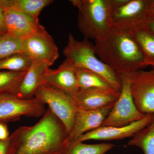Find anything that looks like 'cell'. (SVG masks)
<instances>
[{
	"mask_svg": "<svg viewBox=\"0 0 154 154\" xmlns=\"http://www.w3.org/2000/svg\"><path fill=\"white\" fill-rule=\"evenodd\" d=\"M68 136L63 122L48 108L36 124L19 127L10 135L8 154H65Z\"/></svg>",
	"mask_w": 154,
	"mask_h": 154,
	"instance_id": "6da1fadb",
	"label": "cell"
},
{
	"mask_svg": "<svg viewBox=\"0 0 154 154\" xmlns=\"http://www.w3.org/2000/svg\"><path fill=\"white\" fill-rule=\"evenodd\" d=\"M95 42L96 55L117 75L130 74L146 67L143 54L130 30L112 28Z\"/></svg>",
	"mask_w": 154,
	"mask_h": 154,
	"instance_id": "7a4b0ae2",
	"label": "cell"
},
{
	"mask_svg": "<svg viewBox=\"0 0 154 154\" xmlns=\"http://www.w3.org/2000/svg\"><path fill=\"white\" fill-rule=\"evenodd\" d=\"M78 10L77 25L85 38L94 40L112 30L111 0H72Z\"/></svg>",
	"mask_w": 154,
	"mask_h": 154,
	"instance_id": "3957f363",
	"label": "cell"
},
{
	"mask_svg": "<svg viewBox=\"0 0 154 154\" xmlns=\"http://www.w3.org/2000/svg\"><path fill=\"white\" fill-rule=\"evenodd\" d=\"M66 60L76 68L84 69L95 72L105 78L116 90L120 91L121 82L119 76L96 55L94 44L88 38L77 40L69 33L67 44L64 48Z\"/></svg>",
	"mask_w": 154,
	"mask_h": 154,
	"instance_id": "277c9868",
	"label": "cell"
},
{
	"mask_svg": "<svg viewBox=\"0 0 154 154\" xmlns=\"http://www.w3.org/2000/svg\"><path fill=\"white\" fill-rule=\"evenodd\" d=\"M34 97L44 105H48V108L63 122L69 134L73 126L79 110L73 97L46 85L38 87Z\"/></svg>",
	"mask_w": 154,
	"mask_h": 154,
	"instance_id": "5b68a950",
	"label": "cell"
},
{
	"mask_svg": "<svg viewBox=\"0 0 154 154\" xmlns=\"http://www.w3.org/2000/svg\"><path fill=\"white\" fill-rule=\"evenodd\" d=\"M119 76L121 82L120 95L102 126H126L146 116L138 110L134 102L130 90V74Z\"/></svg>",
	"mask_w": 154,
	"mask_h": 154,
	"instance_id": "8992f818",
	"label": "cell"
},
{
	"mask_svg": "<svg viewBox=\"0 0 154 154\" xmlns=\"http://www.w3.org/2000/svg\"><path fill=\"white\" fill-rule=\"evenodd\" d=\"M153 0H125L111 12L112 28L130 30L146 25L151 16Z\"/></svg>",
	"mask_w": 154,
	"mask_h": 154,
	"instance_id": "52a82bcc",
	"label": "cell"
},
{
	"mask_svg": "<svg viewBox=\"0 0 154 154\" xmlns=\"http://www.w3.org/2000/svg\"><path fill=\"white\" fill-rule=\"evenodd\" d=\"M45 111L44 104L35 97L24 99L15 95L0 96V122L7 124L22 116L40 117Z\"/></svg>",
	"mask_w": 154,
	"mask_h": 154,
	"instance_id": "ba28073f",
	"label": "cell"
},
{
	"mask_svg": "<svg viewBox=\"0 0 154 154\" xmlns=\"http://www.w3.org/2000/svg\"><path fill=\"white\" fill-rule=\"evenodd\" d=\"M22 53L32 61L42 62L51 66L59 57L58 49L44 27L22 40Z\"/></svg>",
	"mask_w": 154,
	"mask_h": 154,
	"instance_id": "9c48e42d",
	"label": "cell"
},
{
	"mask_svg": "<svg viewBox=\"0 0 154 154\" xmlns=\"http://www.w3.org/2000/svg\"><path fill=\"white\" fill-rule=\"evenodd\" d=\"M130 90L138 110L154 115V68L140 69L130 73Z\"/></svg>",
	"mask_w": 154,
	"mask_h": 154,
	"instance_id": "30bf717a",
	"label": "cell"
},
{
	"mask_svg": "<svg viewBox=\"0 0 154 154\" xmlns=\"http://www.w3.org/2000/svg\"><path fill=\"white\" fill-rule=\"evenodd\" d=\"M154 117V114H147L144 118L126 126H100L83 134L75 141L83 142L91 140H112L132 137L138 131L147 126Z\"/></svg>",
	"mask_w": 154,
	"mask_h": 154,
	"instance_id": "8fae6325",
	"label": "cell"
},
{
	"mask_svg": "<svg viewBox=\"0 0 154 154\" xmlns=\"http://www.w3.org/2000/svg\"><path fill=\"white\" fill-rule=\"evenodd\" d=\"M120 93V91L114 88L79 89L73 98L79 110H94L113 105Z\"/></svg>",
	"mask_w": 154,
	"mask_h": 154,
	"instance_id": "7c38bea8",
	"label": "cell"
},
{
	"mask_svg": "<svg viewBox=\"0 0 154 154\" xmlns=\"http://www.w3.org/2000/svg\"><path fill=\"white\" fill-rule=\"evenodd\" d=\"M1 8L8 33L14 38L22 40L43 27L39 24L38 19L32 18L19 10L10 7Z\"/></svg>",
	"mask_w": 154,
	"mask_h": 154,
	"instance_id": "4fadbf2b",
	"label": "cell"
},
{
	"mask_svg": "<svg viewBox=\"0 0 154 154\" xmlns=\"http://www.w3.org/2000/svg\"><path fill=\"white\" fill-rule=\"evenodd\" d=\"M42 85H46L73 97L79 91L76 68L65 60L55 69H49L43 77Z\"/></svg>",
	"mask_w": 154,
	"mask_h": 154,
	"instance_id": "5bb4252c",
	"label": "cell"
},
{
	"mask_svg": "<svg viewBox=\"0 0 154 154\" xmlns=\"http://www.w3.org/2000/svg\"><path fill=\"white\" fill-rule=\"evenodd\" d=\"M113 105H108L96 110H79L73 126L68 136L69 143L86 133L102 126Z\"/></svg>",
	"mask_w": 154,
	"mask_h": 154,
	"instance_id": "9a60e30c",
	"label": "cell"
},
{
	"mask_svg": "<svg viewBox=\"0 0 154 154\" xmlns=\"http://www.w3.org/2000/svg\"><path fill=\"white\" fill-rule=\"evenodd\" d=\"M50 66L42 62L32 61L15 96L24 99L33 98L36 90L42 85L43 77Z\"/></svg>",
	"mask_w": 154,
	"mask_h": 154,
	"instance_id": "2e32d148",
	"label": "cell"
},
{
	"mask_svg": "<svg viewBox=\"0 0 154 154\" xmlns=\"http://www.w3.org/2000/svg\"><path fill=\"white\" fill-rule=\"evenodd\" d=\"M130 31L143 54L146 66L154 68V34L146 25L137 26Z\"/></svg>",
	"mask_w": 154,
	"mask_h": 154,
	"instance_id": "e0dca14e",
	"label": "cell"
},
{
	"mask_svg": "<svg viewBox=\"0 0 154 154\" xmlns=\"http://www.w3.org/2000/svg\"><path fill=\"white\" fill-rule=\"evenodd\" d=\"M52 0H0V8L10 7L38 19L42 11L53 2Z\"/></svg>",
	"mask_w": 154,
	"mask_h": 154,
	"instance_id": "ac0fdd59",
	"label": "cell"
},
{
	"mask_svg": "<svg viewBox=\"0 0 154 154\" xmlns=\"http://www.w3.org/2000/svg\"><path fill=\"white\" fill-rule=\"evenodd\" d=\"M128 145L139 147L144 154H154V117L147 126L133 136Z\"/></svg>",
	"mask_w": 154,
	"mask_h": 154,
	"instance_id": "d6986e66",
	"label": "cell"
},
{
	"mask_svg": "<svg viewBox=\"0 0 154 154\" xmlns=\"http://www.w3.org/2000/svg\"><path fill=\"white\" fill-rule=\"evenodd\" d=\"M76 75L78 85L80 89H115L105 78L95 72L86 69L76 68Z\"/></svg>",
	"mask_w": 154,
	"mask_h": 154,
	"instance_id": "ffe728a7",
	"label": "cell"
},
{
	"mask_svg": "<svg viewBox=\"0 0 154 154\" xmlns=\"http://www.w3.org/2000/svg\"><path fill=\"white\" fill-rule=\"evenodd\" d=\"M26 72L0 71V96L15 95Z\"/></svg>",
	"mask_w": 154,
	"mask_h": 154,
	"instance_id": "44dd1931",
	"label": "cell"
},
{
	"mask_svg": "<svg viewBox=\"0 0 154 154\" xmlns=\"http://www.w3.org/2000/svg\"><path fill=\"white\" fill-rule=\"evenodd\" d=\"M114 146V145L108 143L89 144L74 141L69 144L65 154H105Z\"/></svg>",
	"mask_w": 154,
	"mask_h": 154,
	"instance_id": "7402d4cb",
	"label": "cell"
},
{
	"mask_svg": "<svg viewBox=\"0 0 154 154\" xmlns=\"http://www.w3.org/2000/svg\"><path fill=\"white\" fill-rule=\"evenodd\" d=\"M32 62L29 57L22 53L16 54L0 60V71L26 72Z\"/></svg>",
	"mask_w": 154,
	"mask_h": 154,
	"instance_id": "603a6c76",
	"label": "cell"
},
{
	"mask_svg": "<svg viewBox=\"0 0 154 154\" xmlns=\"http://www.w3.org/2000/svg\"><path fill=\"white\" fill-rule=\"evenodd\" d=\"M22 40L8 33L0 34V60L16 54L22 53Z\"/></svg>",
	"mask_w": 154,
	"mask_h": 154,
	"instance_id": "cb8c5ba5",
	"label": "cell"
},
{
	"mask_svg": "<svg viewBox=\"0 0 154 154\" xmlns=\"http://www.w3.org/2000/svg\"><path fill=\"white\" fill-rule=\"evenodd\" d=\"M11 142L10 136L7 139L0 140V154H8Z\"/></svg>",
	"mask_w": 154,
	"mask_h": 154,
	"instance_id": "d4e9b609",
	"label": "cell"
},
{
	"mask_svg": "<svg viewBox=\"0 0 154 154\" xmlns=\"http://www.w3.org/2000/svg\"><path fill=\"white\" fill-rule=\"evenodd\" d=\"M10 136L7 124L0 122V140L7 139Z\"/></svg>",
	"mask_w": 154,
	"mask_h": 154,
	"instance_id": "484cf974",
	"label": "cell"
},
{
	"mask_svg": "<svg viewBox=\"0 0 154 154\" xmlns=\"http://www.w3.org/2000/svg\"><path fill=\"white\" fill-rule=\"evenodd\" d=\"M8 33L3 16V11L0 8V34Z\"/></svg>",
	"mask_w": 154,
	"mask_h": 154,
	"instance_id": "4316f807",
	"label": "cell"
},
{
	"mask_svg": "<svg viewBox=\"0 0 154 154\" xmlns=\"http://www.w3.org/2000/svg\"><path fill=\"white\" fill-rule=\"evenodd\" d=\"M146 25L148 27L149 29L150 30L152 33L154 34V16H151L149 19Z\"/></svg>",
	"mask_w": 154,
	"mask_h": 154,
	"instance_id": "83f0119b",
	"label": "cell"
},
{
	"mask_svg": "<svg viewBox=\"0 0 154 154\" xmlns=\"http://www.w3.org/2000/svg\"><path fill=\"white\" fill-rule=\"evenodd\" d=\"M151 15L154 17V0H153L151 8Z\"/></svg>",
	"mask_w": 154,
	"mask_h": 154,
	"instance_id": "f1b7e54d",
	"label": "cell"
}]
</instances>
